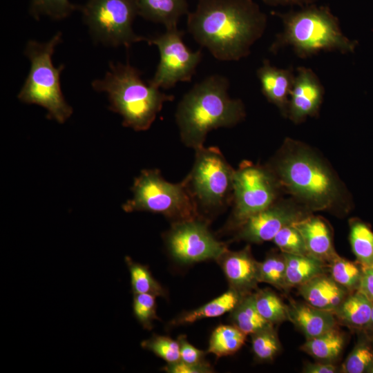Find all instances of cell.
<instances>
[{
    "label": "cell",
    "instance_id": "cell-1",
    "mask_svg": "<svg viewBox=\"0 0 373 373\" xmlns=\"http://www.w3.org/2000/svg\"><path fill=\"white\" fill-rule=\"evenodd\" d=\"M267 17L253 0H198L187 30L220 61H238L264 34Z\"/></svg>",
    "mask_w": 373,
    "mask_h": 373
},
{
    "label": "cell",
    "instance_id": "cell-2",
    "mask_svg": "<svg viewBox=\"0 0 373 373\" xmlns=\"http://www.w3.org/2000/svg\"><path fill=\"white\" fill-rule=\"evenodd\" d=\"M229 87L226 77L211 75L195 84L182 97L175 120L185 146L197 150L203 146L211 130L231 127L244 119V104L229 95Z\"/></svg>",
    "mask_w": 373,
    "mask_h": 373
},
{
    "label": "cell",
    "instance_id": "cell-3",
    "mask_svg": "<svg viewBox=\"0 0 373 373\" xmlns=\"http://www.w3.org/2000/svg\"><path fill=\"white\" fill-rule=\"evenodd\" d=\"M272 172L279 184L309 210H331L344 202L345 193L336 176L317 154L300 143L285 142Z\"/></svg>",
    "mask_w": 373,
    "mask_h": 373
},
{
    "label": "cell",
    "instance_id": "cell-4",
    "mask_svg": "<svg viewBox=\"0 0 373 373\" xmlns=\"http://www.w3.org/2000/svg\"><path fill=\"white\" fill-rule=\"evenodd\" d=\"M271 14L281 19L283 27L269 47L274 54L291 47L297 57L306 59L322 51L354 52L357 46L343 33L338 17L326 6L314 3Z\"/></svg>",
    "mask_w": 373,
    "mask_h": 373
},
{
    "label": "cell",
    "instance_id": "cell-5",
    "mask_svg": "<svg viewBox=\"0 0 373 373\" xmlns=\"http://www.w3.org/2000/svg\"><path fill=\"white\" fill-rule=\"evenodd\" d=\"M91 85L95 90L107 94L109 108L122 117L123 126L137 131L149 129L164 104L174 99L146 84L140 71L128 63L110 64L104 77Z\"/></svg>",
    "mask_w": 373,
    "mask_h": 373
},
{
    "label": "cell",
    "instance_id": "cell-6",
    "mask_svg": "<svg viewBox=\"0 0 373 373\" xmlns=\"http://www.w3.org/2000/svg\"><path fill=\"white\" fill-rule=\"evenodd\" d=\"M61 41L59 32L46 42L28 41L24 54L30 67L17 97L23 103L44 107L49 119L63 124L72 115L73 108L65 100L61 89L60 74L64 66L55 67L52 61L55 47Z\"/></svg>",
    "mask_w": 373,
    "mask_h": 373
},
{
    "label": "cell",
    "instance_id": "cell-7",
    "mask_svg": "<svg viewBox=\"0 0 373 373\" xmlns=\"http://www.w3.org/2000/svg\"><path fill=\"white\" fill-rule=\"evenodd\" d=\"M131 191L133 198L122 205L126 212L160 213L173 223L200 218L184 182L171 183L158 169L142 170L135 178Z\"/></svg>",
    "mask_w": 373,
    "mask_h": 373
},
{
    "label": "cell",
    "instance_id": "cell-8",
    "mask_svg": "<svg viewBox=\"0 0 373 373\" xmlns=\"http://www.w3.org/2000/svg\"><path fill=\"white\" fill-rule=\"evenodd\" d=\"M234 172L218 148L195 150L193 168L183 181L198 211H218L232 200Z\"/></svg>",
    "mask_w": 373,
    "mask_h": 373
},
{
    "label": "cell",
    "instance_id": "cell-9",
    "mask_svg": "<svg viewBox=\"0 0 373 373\" xmlns=\"http://www.w3.org/2000/svg\"><path fill=\"white\" fill-rule=\"evenodd\" d=\"M80 9L97 42L129 48L135 43L146 41L133 29V21L139 15L137 0H88Z\"/></svg>",
    "mask_w": 373,
    "mask_h": 373
},
{
    "label": "cell",
    "instance_id": "cell-10",
    "mask_svg": "<svg viewBox=\"0 0 373 373\" xmlns=\"http://www.w3.org/2000/svg\"><path fill=\"white\" fill-rule=\"evenodd\" d=\"M279 183L271 170L242 162L233 175V208L229 227L238 228L248 218L273 204Z\"/></svg>",
    "mask_w": 373,
    "mask_h": 373
},
{
    "label": "cell",
    "instance_id": "cell-11",
    "mask_svg": "<svg viewBox=\"0 0 373 373\" xmlns=\"http://www.w3.org/2000/svg\"><path fill=\"white\" fill-rule=\"evenodd\" d=\"M184 32L178 27L166 29L162 33L146 38L149 45L155 46L160 61L149 84L158 88L169 89L178 82H189L202 58L200 50L193 51L184 43Z\"/></svg>",
    "mask_w": 373,
    "mask_h": 373
},
{
    "label": "cell",
    "instance_id": "cell-12",
    "mask_svg": "<svg viewBox=\"0 0 373 373\" xmlns=\"http://www.w3.org/2000/svg\"><path fill=\"white\" fill-rule=\"evenodd\" d=\"M164 242L172 258L186 265L216 260L227 249L210 231L207 222L200 218L172 223L164 235Z\"/></svg>",
    "mask_w": 373,
    "mask_h": 373
},
{
    "label": "cell",
    "instance_id": "cell-13",
    "mask_svg": "<svg viewBox=\"0 0 373 373\" xmlns=\"http://www.w3.org/2000/svg\"><path fill=\"white\" fill-rule=\"evenodd\" d=\"M307 216L291 204L274 203L248 218L238 229L237 238L252 243L272 240L285 226Z\"/></svg>",
    "mask_w": 373,
    "mask_h": 373
},
{
    "label": "cell",
    "instance_id": "cell-14",
    "mask_svg": "<svg viewBox=\"0 0 373 373\" xmlns=\"http://www.w3.org/2000/svg\"><path fill=\"white\" fill-rule=\"evenodd\" d=\"M323 95L324 88L316 74L309 68H297L289 95L287 117L299 123L308 116L316 115Z\"/></svg>",
    "mask_w": 373,
    "mask_h": 373
},
{
    "label": "cell",
    "instance_id": "cell-15",
    "mask_svg": "<svg viewBox=\"0 0 373 373\" xmlns=\"http://www.w3.org/2000/svg\"><path fill=\"white\" fill-rule=\"evenodd\" d=\"M220 266L229 288L240 295L254 293L259 281V262L254 258L249 245L239 251L228 249L216 260Z\"/></svg>",
    "mask_w": 373,
    "mask_h": 373
},
{
    "label": "cell",
    "instance_id": "cell-16",
    "mask_svg": "<svg viewBox=\"0 0 373 373\" xmlns=\"http://www.w3.org/2000/svg\"><path fill=\"white\" fill-rule=\"evenodd\" d=\"M256 75L264 96L276 105L283 115L287 116L289 95L295 77L293 68H279L265 59Z\"/></svg>",
    "mask_w": 373,
    "mask_h": 373
},
{
    "label": "cell",
    "instance_id": "cell-17",
    "mask_svg": "<svg viewBox=\"0 0 373 373\" xmlns=\"http://www.w3.org/2000/svg\"><path fill=\"white\" fill-rule=\"evenodd\" d=\"M298 291L308 304L334 314L350 291L324 273L299 286Z\"/></svg>",
    "mask_w": 373,
    "mask_h": 373
},
{
    "label": "cell",
    "instance_id": "cell-18",
    "mask_svg": "<svg viewBox=\"0 0 373 373\" xmlns=\"http://www.w3.org/2000/svg\"><path fill=\"white\" fill-rule=\"evenodd\" d=\"M292 224L301 234L309 255L326 264L337 256L330 229L323 219L307 216Z\"/></svg>",
    "mask_w": 373,
    "mask_h": 373
},
{
    "label": "cell",
    "instance_id": "cell-19",
    "mask_svg": "<svg viewBox=\"0 0 373 373\" xmlns=\"http://www.w3.org/2000/svg\"><path fill=\"white\" fill-rule=\"evenodd\" d=\"M288 321H291L306 339L319 336L336 327L334 314L318 309L307 303L291 301L287 305Z\"/></svg>",
    "mask_w": 373,
    "mask_h": 373
},
{
    "label": "cell",
    "instance_id": "cell-20",
    "mask_svg": "<svg viewBox=\"0 0 373 373\" xmlns=\"http://www.w3.org/2000/svg\"><path fill=\"white\" fill-rule=\"evenodd\" d=\"M137 4L140 16L166 29L178 27L180 17L189 12L186 0H137Z\"/></svg>",
    "mask_w": 373,
    "mask_h": 373
},
{
    "label": "cell",
    "instance_id": "cell-21",
    "mask_svg": "<svg viewBox=\"0 0 373 373\" xmlns=\"http://www.w3.org/2000/svg\"><path fill=\"white\" fill-rule=\"evenodd\" d=\"M283 254L285 260L287 288L299 287L325 273L327 264L312 256Z\"/></svg>",
    "mask_w": 373,
    "mask_h": 373
},
{
    "label": "cell",
    "instance_id": "cell-22",
    "mask_svg": "<svg viewBox=\"0 0 373 373\" xmlns=\"http://www.w3.org/2000/svg\"><path fill=\"white\" fill-rule=\"evenodd\" d=\"M242 297L236 291L229 288L200 307L181 314L172 321V325L191 324L201 319L221 316L230 312Z\"/></svg>",
    "mask_w": 373,
    "mask_h": 373
},
{
    "label": "cell",
    "instance_id": "cell-23",
    "mask_svg": "<svg viewBox=\"0 0 373 373\" xmlns=\"http://www.w3.org/2000/svg\"><path fill=\"white\" fill-rule=\"evenodd\" d=\"M372 302L362 292L356 290L345 298L334 314L344 324L355 328L367 327Z\"/></svg>",
    "mask_w": 373,
    "mask_h": 373
},
{
    "label": "cell",
    "instance_id": "cell-24",
    "mask_svg": "<svg viewBox=\"0 0 373 373\" xmlns=\"http://www.w3.org/2000/svg\"><path fill=\"white\" fill-rule=\"evenodd\" d=\"M344 343L343 334L335 327L319 336L306 339L300 349L317 360L331 363L340 355Z\"/></svg>",
    "mask_w": 373,
    "mask_h": 373
},
{
    "label": "cell",
    "instance_id": "cell-25",
    "mask_svg": "<svg viewBox=\"0 0 373 373\" xmlns=\"http://www.w3.org/2000/svg\"><path fill=\"white\" fill-rule=\"evenodd\" d=\"M229 318L246 335H251L274 325L265 320L258 311L254 293L243 296L229 312Z\"/></svg>",
    "mask_w": 373,
    "mask_h": 373
},
{
    "label": "cell",
    "instance_id": "cell-26",
    "mask_svg": "<svg viewBox=\"0 0 373 373\" xmlns=\"http://www.w3.org/2000/svg\"><path fill=\"white\" fill-rule=\"evenodd\" d=\"M246 335L233 325H220L212 332L207 352L223 357L237 352L245 344Z\"/></svg>",
    "mask_w": 373,
    "mask_h": 373
},
{
    "label": "cell",
    "instance_id": "cell-27",
    "mask_svg": "<svg viewBox=\"0 0 373 373\" xmlns=\"http://www.w3.org/2000/svg\"><path fill=\"white\" fill-rule=\"evenodd\" d=\"M350 242L352 250L361 266L373 265V231L360 220L350 223Z\"/></svg>",
    "mask_w": 373,
    "mask_h": 373
},
{
    "label": "cell",
    "instance_id": "cell-28",
    "mask_svg": "<svg viewBox=\"0 0 373 373\" xmlns=\"http://www.w3.org/2000/svg\"><path fill=\"white\" fill-rule=\"evenodd\" d=\"M125 262L130 272L133 294H149L156 297L166 296L165 289L153 278L147 266L133 261L128 256L125 258Z\"/></svg>",
    "mask_w": 373,
    "mask_h": 373
},
{
    "label": "cell",
    "instance_id": "cell-29",
    "mask_svg": "<svg viewBox=\"0 0 373 373\" xmlns=\"http://www.w3.org/2000/svg\"><path fill=\"white\" fill-rule=\"evenodd\" d=\"M255 304L260 315L274 325L288 320L287 305L271 289L256 290Z\"/></svg>",
    "mask_w": 373,
    "mask_h": 373
},
{
    "label": "cell",
    "instance_id": "cell-30",
    "mask_svg": "<svg viewBox=\"0 0 373 373\" xmlns=\"http://www.w3.org/2000/svg\"><path fill=\"white\" fill-rule=\"evenodd\" d=\"M328 266L330 276L338 284L350 291L358 289L362 274L361 265H358L337 255Z\"/></svg>",
    "mask_w": 373,
    "mask_h": 373
},
{
    "label": "cell",
    "instance_id": "cell-31",
    "mask_svg": "<svg viewBox=\"0 0 373 373\" xmlns=\"http://www.w3.org/2000/svg\"><path fill=\"white\" fill-rule=\"evenodd\" d=\"M251 341L252 351L259 361H272L280 350V343L274 325L252 334Z\"/></svg>",
    "mask_w": 373,
    "mask_h": 373
},
{
    "label": "cell",
    "instance_id": "cell-32",
    "mask_svg": "<svg viewBox=\"0 0 373 373\" xmlns=\"http://www.w3.org/2000/svg\"><path fill=\"white\" fill-rule=\"evenodd\" d=\"M259 281L278 289H287L285 282V260L283 254H271L259 262Z\"/></svg>",
    "mask_w": 373,
    "mask_h": 373
},
{
    "label": "cell",
    "instance_id": "cell-33",
    "mask_svg": "<svg viewBox=\"0 0 373 373\" xmlns=\"http://www.w3.org/2000/svg\"><path fill=\"white\" fill-rule=\"evenodd\" d=\"M77 8L70 0H32L30 14L36 19L48 16L60 20L68 17Z\"/></svg>",
    "mask_w": 373,
    "mask_h": 373
},
{
    "label": "cell",
    "instance_id": "cell-34",
    "mask_svg": "<svg viewBox=\"0 0 373 373\" xmlns=\"http://www.w3.org/2000/svg\"><path fill=\"white\" fill-rule=\"evenodd\" d=\"M142 348L152 352L166 363L180 360V345L178 340L169 336L154 334L141 343Z\"/></svg>",
    "mask_w": 373,
    "mask_h": 373
},
{
    "label": "cell",
    "instance_id": "cell-35",
    "mask_svg": "<svg viewBox=\"0 0 373 373\" xmlns=\"http://www.w3.org/2000/svg\"><path fill=\"white\" fill-rule=\"evenodd\" d=\"M272 241L283 253L309 255L301 234L292 224L283 227Z\"/></svg>",
    "mask_w": 373,
    "mask_h": 373
},
{
    "label": "cell",
    "instance_id": "cell-36",
    "mask_svg": "<svg viewBox=\"0 0 373 373\" xmlns=\"http://www.w3.org/2000/svg\"><path fill=\"white\" fill-rule=\"evenodd\" d=\"M156 296L149 294H133V309L135 317L146 329L153 328V323L159 319L156 314Z\"/></svg>",
    "mask_w": 373,
    "mask_h": 373
},
{
    "label": "cell",
    "instance_id": "cell-37",
    "mask_svg": "<svg viewBox=\"0 0 373 373\" xmlns=\"http://www.w3.org/2000/svg\"><path fill=\"white\" fill-rule=\"evenodd\" d=\"M373 363V350L366 342L356 345L343 364L342 371L345 373L367 372Z\"/></svg>",
    "mask_w": 373,
    "mask_h": 373
},
{
    "label": "cell",
    "instance_id": "cell-38",
    "mask_svg": "<svg viewBox=\"0 0 373 373\" xmlns=\"http://www.w3.org/2000/svg\"><path fill=\"white\" fill-rule=\"evenodd\" d=\"M180 345V361L194 365L209 364L205 360V352L191 345L185 335H180L178 338Z\"/></svg>",
    "mask_w": 373,
    "mask_h": 373
},
{
    "label": "cell",
    "instance_id": "cell-39",
    "mask_svg": "<svg viewBox=\"0 0 373 373\" xmlns=\"http://www.w3.org/2000/svg\"><path fill=\"white\" fill-rule=\"evenodd\" d=\"M164 370L168 373H211L213 369L210 364L194 365L182 361L166 363Z\"/></svg>",
    "mask_w": 373,
    "mask_h": 373
},
{
    "label": "cell",
    "instance_id": "cell-40",
    "mask_svg": "<svg viewBox=\"0 0 373 373\" xmlns=\"http://www.w3.org/2000/svg\"><path fill=\"white\" fill-rule=\"evenodd\" d=\"M361 267L362 274L357 289L373 302V265Z\"/></svg>",
    "mask_w": 373,
    "mask_h": 373
},
{
    "label": "cell",
    "instance_id": "cell-41",
    "mask_svg": "<svg viewBox=\"0 0 373 373\" xmlns=\"http://www.w3.org/2000/svg\"><path fill=\"white\" fill-rule=\"evenodd\" d=\"M303 372L306 373H334L337 372V368L331 363H309L305 365Z\"/></svg>",
    "mask_w": 373,
    "mask_h": 373
},
{
    "label": "cell",
    "instance_id": "cell-42",
    "mask_svg": "<svg viewBox=\"0 0 373 373\" xmlns=\"http://www.w3.org/2000/svg\"><path fill=\"white\" fill-rule=\"evenodd\" d=\"M265 4L271 6H296L303 7L305 6L314 4L319 0H262Z\"/></svg>",
    "mask_w": 373,
    "mask_h": 373
},
{
    "label": "cell",
    "instance_id": "cell-43",
    "mask_svg": "<svg viewBox=\"0 0 373 373\" xmlns=\"http://www.w3.org/2000/svg\"><path fill=\"white\" fill-rule=\"evenodd\" d=\"M367 328L370 329H373V302H372V311H371L370 320L368 325L367 326Z\"/></svg>",
    "mask_w": 373,
    "mask_h": 373
},
{
    "label": "cell",
    "instance_id": "cell-44",
    "mask_svg": "<svg viewBox=\"0 0 373 373\" xmlns=\"http://www.w3.org/2000/svg\"><path fill=\"white\" fill-rule=\"evenodd\" d=\"M367 372H368L373 373V363L372 364V365L370 366V367L368 369Z\"/></svg>",
    "mask_w": 373,
    "mask_h": 373
}]
</instances>
